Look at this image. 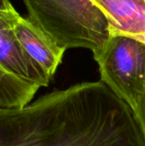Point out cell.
Listing matches in <instances>:
<instances>
[{"label": "cell", "mask_w": 145, "mask_h": 146, "mask_svg": "<svg viewBox=\"0 0 145 146\" xmlns=\"http://www.w3.org/2000/svg\"><path fill=\"white\" fill-rule=\"evenodd\" d=\"M15 118L20 146H145L133 110L102 80L44 94Z\"/></svg>", "instance_id": "1"}, {"label": "cell", "mask_w": 145, "mask_h": 146, "mask_svg": "<svg viewBox=\"0 0 145 146\" xmlns=\"http://www.w3.org/2000/svg\"><path fill=\"white\" fill-rule=\"evenodd\" d=\"M28 18L64 50L83 48L93 57L111 34L108 19L97 0H22Z\"/></svg>", "instance_id": "2"}, {"label": "cell", "mask_w": 145, "mask_h": 146, "mask_svg": "<svg viewBox=\"0 0 145 146\" xmlns=\"http://www.w3.org/2000/svg\"><path fill=\"white\" fill-rule=\"evenodd\" d=\"M101 80L134 110L145 93V44L113 34L96 56Z\"/></svg>", "instance_id": "3"}, {"label": "cell", "mask_w": 145, "mask_h": 146, "mask_svg": "<svg viewBox=\"0 0 145 146\" xmlns=\"http://www.w3.org/2000/svg\"><path fill=\"white\" fill-rule=\"evenodd\" d=\"M20 16L13 6L0 9V66L29 83L48 86L51 79L26 52L16 37L15 24Z\"/></svg>", "instance_id": "4"}, {"label": "cell", "mask_w": 145, "mask_h": 146, "mask_svg": "<svg viewBox=\"0 0 145 146\" xmlns=\"http://www.w3.org/2000/svg\"><path fill=\"white\" fill-rule=\"evenodd\" d=\"M15 33L26 52L52 79L62 63L65 50L28 17L20 16L15 24Z\"/></svg>", "instance_id": "5"}, {"label": "cell", "mask_w": 145, "mask_h": 146, "mask_svg": "<svg viewBox=\"0 0 145 146\" xmlns=\"http://www.w3.org/2000/svg\"><path fill=\"white\" fill-rule=\"evenodd\" d=\"M106 15L110 34H145V0H97Z\"/></svg>", "instance_id": "6"}, {"label": "cell", "mask_w": 145, "mask_h": 146, "mask_svg": "<svg viewBox=\"0 0 145 146\" xmlns=\"http://www.w3.org/2000/svg\"><path fill=\"white\" fill-rule=\"evenodd\" d=\"M39 88L0 66V107L22 108L32 102Z\"/></svg>", "instance_id": "7"}, {"label": "cell", "mask_w": 145, "mask_h": 146, "mask_svg": "<svg viewBox=\"0 0 145 146\" xmlns=\"http://www.w3.org/2000/svg\"><path fill=\"white\" fill-rule=\"evenodd\" d=\"M133 111L135 113L138 123L140 127V129L142 131L145 140V93L142 97L137 108Z\"/></svg>", "instance_id": "8"}, {"label": "cell", "mask_w": 145, "mask_h": 146, "mask_svg": "<svg viewBox=\"0 0 145 146\" xmlns=\"http://www.w3.org/2000/svg\"><path fill=\"white\" fill-rule=\"evenodd\" d=\"M13 5L9 0H0V9H7L11 8Z\"/></svg>", "instance_id": "9"}, {"label": "cell", "mask_w": 145, "mask_h": 146, "mask_svg": "<svg viewBox=\"0 0 145 146\" xmlns=\"http://www.w3.org/2000/svg\"><path fill=\"white\" fill-rule=\"evenodd\" d=\"M133 38H136L138 39H139L140 41H142L143 43L145 44V34H143V35H139V36H136V37H133Z\"/></svg>", "instance_id": "10"}]
</instances>
